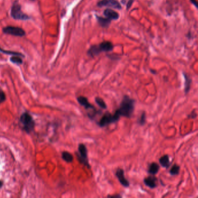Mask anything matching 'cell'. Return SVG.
<instances>
[{
    "label": "cell",
    "mask_w": 198,
    "mask_h": 198,
    "mask_svg": "<svg viewBox=\"0 0 198 198\" xmlns=\"http://www.w3.org/2000/svg\"><path fill=\"white\" fill-rule=\"evenodd\" d=\"M135 108V100L130 98L128 95H124L119 108L116 110L115 113L120 117L122 116L130 118Z\"/></svg>",
    "instance_id": "obj_1"
},
{
    "label": "cell",
    "mask_w": 198,
    "mask_h": 198,
    "mask_svg": "<svg viewBox=\"0 0 198 198\" xmlns=\"http://www.w3.org/2000/svg\"><path fill=\"white\" fill-rule=\"evenodd\" d=\"M113 49V45L109 41L103 42L98 45H93L91 46L88 51V55L94 57L99 55L102 52H110Z\"/></svg>",
    "instance_id": "obj_2"
},
{
    "label": "cell",
    "mask_w": 198,
    "mask_h": 198,
    "mask_svg": "<svg viewBox=\"0 0 198 198\" xmlns=\"http://www.w3.org/2000/svg\"><path fill=\"white\" fill-rule=\"evenodd\" d=\"M11 16L15 20L26 21L30 19V17L23 12L21 4L18 1L14 2L11 8Z\"/></svg>",
    "instance_id": "obj_3"
},
{
    "label": "cell",
    "mask_w": 198,
    "mask_h": 198,
    "mask_svg": "<svg viewBox=\"0 0 198 198\" xmlns=\"http://www.w3.org/2000/svg\"><path fill=\"white\" fill-rule=\"evenodd\" d=\"M77 101L86 110L91 111L90 112H88L87 113L88 117L91 120L94 119L96 115L97 114L99 113L100 112H101V111H98V110H96V108L93 105H92L91 104H90L89 102L88 99L86 97H84V96H79L77 98Z\"/></svg>",
    "instance_id": "obj_4"
},
{
    "label": "cell",
    "mask_w": 198,
    "mask_h": 198,
    "mask_svg": "<svg viewBox=\"0 0 198 198\" xmlns=\"http://www.w3.org/2000/svg\"><path fill=\"white\" fill-rule=\"evenodd\" d=\"M119 119L120 117L115 113L112 114L109 112H107L105 113L101 118L99 121L98 122V125L100 127H104L110 124L116 123L119 121Z\"/></svg>",
    "instance_id": "obj_5"
},
{
    "label": "cell",
    "mask_w": 198,
    "mask_h": 198,
    "mask_svg": "<svg viewBox=\"0 0 198 198\" xmlns=\"http://www.w3.org/2000/svg\"><path fill=\"white\" fill-rule=\"evenodd\" d=\"M76 155L79 161L81 164L84 165L88 169H90V166L88 162L87 149L84 144H79L78 148V153L76 154Z\"/></svg>",
    "instance_id": "obj_6"
},
{
    "label": "cell",
    "mask_w": 198,
    "mask_h": 198,
    "mask_svg": "<svg viewBox=\"0 0 198 198\" xmlns=\"http://www.w3.org/2000/svg\"><path fill=\"white\" fill-rule=\"evenodd\" d=\"M21 122L24 129L27 132H30L34 128V122L32 117L27 113H24L21 117Z\"/></svg>",
    "instance_id": "obj_7"
},
{
    "label": "cell",
    "mask_w": 198,
    "mask_h": 198,
    "mask_svg": "<svg viewBox=\"0 0 198 198\" xmlns=\"http://www.w3.org/2000/svg\"><path fill=\"white\" fill-rule=\"evenodd\" d=\"M2 31L4 33L6 34L12 35L17 37H23L25 36V31L22 28L15 26H6L3 28Z\"/></svg>",
    "instance_id": "obj_8"
},
{
    "label": "cell",
    "mask_w": 198,
    "mask_h": 198,
    "mask_svg": "<svg viewBox=\"0 0 198 198\" xmlns=\"http://www.w3.org/2000/svg\"><path fill=\"white\" fill-rule=\"evenodd\" d=\"M98 6L100 7L108 6L117 9H122L120 4L116 0H102L98 3Z\"/></svg>",
    "instance_id": "obj_9"
},
{
    "label": "cell",
    "mask_w": 198,
    "mask_h": 198,
    "mask_svg": "<svg viewBox=\"0 0 198 198\" xmlns=\"http://www.w3.org/2000/svg\"><path fill=\"white\" fill-rule=\"evenodd\" d=\"M116 176L117 178L120 183L124 187L128 188L130 186L129 181L124 176V172L122 169H118L116 172Z\"/></svg>",
    "instance_id": "obj_10"
},
{
    "label": "cell",
    "mask_w": 198,
    "mask_h": 198,
    "mask_svg": "<svg viewBox=\"0 0 198 198\" xmlns=\"http://www.w3.org/2000/svg\"><path fill=\"white\" fill-rule=\"evenodd\" d=\"M157 178L154 175L147 177L144 179V182L146 186L151 189H154L157 187Z\"/></svg>",
    "instance_id": "obj_11"
},
{
    "label": "cell",
    "mask_w": 198,
    "mask_h": 198,
    "mask_svg": "<svg viewBox=\"0 0 198 198\" xmlns=\"http://www.w3.org/2000/svg\"><path fill=\"white\" fill-rule=\"evenodd\" d=\"M104 14L107 18L109 19L110 20H116L119 17V14L117 12L110 9H105L104 12Z\"/></svg>",
    "instance_id": "obj_12"
},
{
    "label": "cell",
    "mask_w": 198,
    "mask_h": 198,
    "mask_svg": "<svg viewBox=\"0 0 198 198\" xmlns=\"http://www.w3.org/2000/svg\"><path fill=\"white\" fill-rule=\"evenodd\" d=\"M184 79H185V83H184V92L187 94H188L191 89V86L192 83V80L190 78V77L186 73H183Z\"/></svg>",
    "instance_id": "obj_13"
},
{
    "label": "cell",
    "mask_w": 198,
    "mask_h": 198,
    "mask_svg": "<svg viewBox=\"0 0 198 198\" xmlns=\"http://www.w3.org/2000/svg\"><path fill=\"white\" fill-rule=\"evenodd\" d=\"M159 163L161 164L162 167L168 169L171 164V163L170 162L169 156L167 154L163 155L159 159Z\"/></svg>",
    "instance_id": "obj_14"
},
{
    "label": "cell",
    "mask_w": 198,
    "mask_h": 198,
    "mask_svg": "<svg viewBox=\"0 0 198 198\" xmlns=\"http://www.w3.org/2000/svg\"><path fill=\"white\" fill-rule=\"evenodd\" d=\"M160 169V166L159 165L156 163H152L151 164H150L149 168H148V172L149 174H151V175H156V174H157V173L159 172Z\"/></svg>",
    "instance_id": "obj_15"
},
{
    "label": "cell",
    "mask_w": 198,
    "mask_h": 198,
    "mask_svg": "<svg viewBox=\"0 0 198 198\" xmlns=\"http://www.w3.org/2000/svg\"><path fill=\"white\" fill-rule=\"evenodd\" d=\"M96 18L99 24L103 27H107L109 26V25L110 24L111 20H110L109 19L104 18H102L101 16H96Z\"/></svg>",
    "instance_id": "obj_16"
},
{
    "label": "cell",
    "mask_w": 198,
    "mask_h": 198,
    "mask_svg": "<svg viewBox=\"0 0 198 198\" xmlns=\"http://www.w3.org/2000/svg\"><path fill=\"white\" fill-rule=\"evenodd\" d=\"M95 101L96 103V104L101 107L102 109H107V105L105 102L104 101V99L100 97H96L95 98Z\"/></svg>",
    "instance_id": "obj_17"
},
{
    "label": "cell",
    "mask_w": 198,
    "mask_h": 198,
    "mask_svg": "<svg viewBox=\"0 0 198 198\" xmlns=\"http://www.w3.org/2000/svg\"><path fill=\"white\" fill-rule=\"evenodd\" d=\"M10 61L11 62L17 65H21L23 64V60L21 56L18 55H13L11 56L10 58Z\"/></svg>",
    "instance_id": "obj_18"
},
{
    "label": "cell",
    "mask_w": 198,
    "mask_h": 198,
    "mask_svg": "<svg viewBox=\"0 0 198 198\" xmlns=\"http://www.w3.org/2000/svg\"><path fill=\"white\" fill-rule=\"evenodd\" d=\"M0 52H2L3 54H6V55H18L20 56L21 57H24V56L19 52H15V51H8V50H4L2 48L0 47Z\"/></svg>",
    "instance_id": "obj_19"
},
{
    "label": "cell",
    "mask_w": 198,
    "mask_h": 198,
    "mask_svg": "<svg viewBox=\"0 0 198 198\" xmlns=\"http://www.w3.org/2000/svg\"><path fill=\"white\" fill-rule=\"evenodd\" d=\"M62 156L63 159L67 163L72 162V161L73 160V157L72 154H70V153H69L67 152H64L62 153Z\"/></svg>",
    "instance_id": "obj_20"
},
{
    "label": "cell",
    "mask_w": 198,
    "mask_h": 198,
    "mask_svg": "<svg viewBox=\"0 0 198 198\" xmlns=\"http://www.w3.org/2000/svg\"><path fill=\"white\" fill-rule=\"evenodd\" d=\"M179 169H180L179 166L176 164H175L172 167V168L170 170V174L172 176L178 175V174H179Z\"/></svg>",
    "instance_id": "obj_21"
},
{
    "label": "cell",
    "mask_w": 198,
    "mask_h": 198,
    "mask_svg": "<svg viewBox=\"0 0 198 198\" xmlns=\"http://www.w3.org/2000/svg\"><path fill=\"white\" fill-rule=\"evenodd\" d=\"M138 123L140 126H144L146 123V114L145 112H143L142 113Z\"/></svg>",
    "instance_id": "obj_22"
},
{
    "label": "cell",
    "mask_w": 198,
    "mask_h": 198,
    "mask_svg": "<svg viewBox=\"0 0 198 198\" xmlns=\"http://www.w3.org/2000/svg\"><path fill=\"white\" fill-rule=\"evenodd\" d=\"M197 117V113H196L195 110H194L189 115H188V118L189 119H195Z\"/></svg>",
    "instance_id": "obj_23"
},
{
    "label": "cell",
    "mask_w": 198,
    "mask_h": 198,
    "mask_svg": "<svg viewBox=\"0 0 198 198\" xmlns=\"http://www.w3.org/2000/svg\"><path fill=\"white\" fill-rule=\"evenodd\" d=\"M5 96L3 92H0V102H2L4 100H5Z\"/></svg>",
    "instance_id": "obj_24"
},
{
    "label": "cell",
    "mask_w": 198,
    "mask_h": 198,
    "mask_svg": "<svg viewBox=\"0 0 198 198\" xmlns=\"http://www.w3.org/2000/svg\"><path fill=\"white\" fill-rule=\"evenodd\" d=\"M132 2H133V0H129V1H128V3H127V9H129V8L131 7V6H132Z\"/></svg>",
    "instance_id": "obj_25"
},
{
    "label": "cell",
    "mask_w": 198,
    "mask_h": 198,
    "mask_svg": "<svg viewBox=\"0 0 198 198\" xmlns=\"http://www.w3.org/2000/svg\"><path fill=\"white\" fill-rule=\"evenodd\" d=\"M108 197L109 198H122V196L119 194H117V195H108Z\"/></svg>",
    "instance_id": "obj_26"
},
{
    "label": "cell",
    "mask_w": 198,
    "mask_h": 198,
    "mask_svg": "<svg viewBox=\"0 0 198 198\" xmlns=\"http://www.w3.org/2000/svg\"><path fill=\"white\" fill-rule=\"evenodd\" d=\"M191 2H192L193 4H194V5H195V6H196L197 7V2L195 1V0H191Z\"/></svg>",
    "instance_id": "obj_27"
},
{
    "label": "cell",
    "mask_w": 198,
    "mask_h": 198,
    "mask_svg": "<svg viewBox=\"0 0 198 198\" xmlns=\"http://www.w3.org/2000/svg\"><path fill=\"white\" fill-rule=\"evenodd\" d=\"M151 71L152 73H154V74H156V71H154L153 70H151Z\"/></svg>",
    "instance_id": "obj_28"
},
{
    "label": "cell",
    "mask_w": 198,
    "mask_h": 198,
    "mask_svg": "<svg viewBox=\"0 0 198 198\" xmlns=\"http://www.w3.org/2000/svg\"><path fill=\"white\" fill-rule=\"evenodd\" d=\"M2 181H0V187L2 186Z\"/></svg>",
    "instance_id": "obj_29"
}]
</instances>
